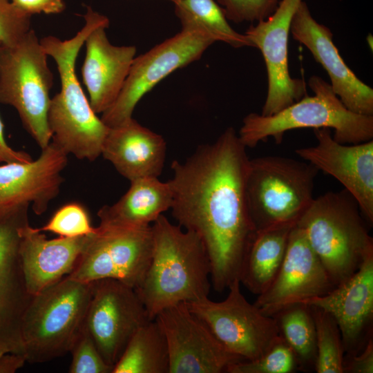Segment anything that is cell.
Returning a JSON list of instances; mask_svg holds the SVG:
<instances>
[{
	"instance_id": "cell-1",
	"label": "cell",
	"mask_w": 373,
	"mask_h": 373,
	"mask_svg": "<svg viewBox=\"0 0 373 373\" xmlns=\"http://www.w3.org/2000/svg\"><path fill=\"white\" fill-rule=\"evenodd\" d=\"M232 127L213 143L199 146L184 161L171 164L170 209L178 224L201 238L218 292L239 279L256 235L247 200L249 158Z\"/></svg>"
},
{
	"instance_id": "cell-2",
	"label": "cell",
	"mask_w": 373,
	"mask_h": 373,
	"mask_svg": "<svg viewBox=\"0 0 373 373\" xmlns=\"http://www.w3.org/2000/svg\"><path fill=\"white\" fill-rule=\"evenodd\" d=\"M84 19V26L72 38L46 36L40 42L55 60L61 79L60 91L51 98L48 113L51 141L68 155L92 162L101 155L109 127L91 108L77 77L75 64L88 35L97 27H108L109 19L90 7Z\"/></svg>"
},
{
	"instance_id": "cell-3",
	"label": "cell",
	"mask_w": 373,
	"mask_h": 373,
	"mask_svg": "<svg viewBox=\"0 0 373 373\" xmlns=\"http://www.w3.org/2000/svg\"><path fill=\"white\" fill-rule=\"evenodd\" d=\"M151 229V262L135 291L154 319L167 307L209 297L211 267L205 246L193 231L171 223L163 214Z\"/></svg>"
},
{
	"instance_id": "cell-4",
	"label": "cell",
	"mask_w": 373,
	"mask_h": 373,
	"mask_svg": "<svg viewBox=\"0 0 373 373\" xmlns=\"http://www.w3.org/2000/svg\"><path fill=\"white\" fill-rule=\"evenodd\" d=\"M361 213L355 198L343 189L314 198L296 224L334 286L353 274L373 252V240Z\"/></svg>"
},
{
	"instance_id": "cell-5",
	"label": "cell",
	"mask_w": 373,
	"mask_h": 373,
	"mask_svg": "<svg viewBox=\"0 0 373 373\" xmlns=\"http://www.w3.org/2000/svg\"><path fill=\"white\" fill-rule=\"evenodd\" d=\"M308 84L314 95H306L271 115L256 113L246 115L238 133L242 143L254 148L271 137L276 144H280L287 131L302 128H333L334 140L343 144L373 139V115L347 109L331 85L318 76H312Z\"/></svg>"
},
{
	"instance_id": "cell-6",
	"label": "cell",
	"mask_w": 373,
	"mask_h": 373,
	"mask_svg": "<svg viewBox=\"0 0 373 373\" xmlns=\"http://www.w3.org/2000/svg\"><path fill=\"white\" fill-rule=\"evenodd\" d=\"M92 291L93 283L66 276L32 296L21 328L27 362L44 363L70 351L84 323Z\"/></svg>"
},
{
	"instance_id": "cell-7",
	"label": "cell",
	"mask_w": 373,
	"mask_h": 373,
	"mask_svg": "<svg viewBox=\"0 0 373 373\" xmlns=\"http://www.w3.org/2000/svg\"><path fill=\"white\" fill-rule=\"evenodd\" d=\"M318 172L311 163L287 157L250 159L246 195L256 231L296 223L314 198Z\"/></svg>"
},
{
	"instance_id": "cell-8",
	"label": "cell",
	"mask_w": 373,
	"mask_h": 373,
	"mask_svg": "<svg viewBox=\"0 0 373 373\" xmlns=\"http://www.w3.org/2000/svg\"><path fill=\"white\" fill-rule=\"evenodd\" d=\"M48 57L32 29L13 46L0 45V103L16 109L41 149L52 138L48 113L53 75Z\"/></svg>"
},
{
	"instance_id": "cell-9",
	"label": "cell",
	"mask_w": 373,
	"mask_h": 373,
	"mask_svg": "<svg viewBox=\"0 0 373 373\" xmlns=\"http://www.w3.org/2000/svg\"><path fill=\"white\" fill-rule=\"evenodd\" d=\"M227 289L222 301L207 297L186 305L229 352L243 360L255 359L280 338L276 321L246 299L239 279Z\"/></svg>"
},
{
	"instance_id": "cell-10",
	"label": "cell",
	"mask_w": 373,
	"mask_h": 373,
	"mask_svg": "<svg viewBox=\"0 0 373 373\" xmlns=\"http://www.w3.org/2000/svg\"><path fill=\"white\" fill-rule=\"evenodd\" d=\"M153 245L151 225L142 229L98 226L67 276L84 283L114 279L135 289L149 268Z\"/></svg>"
},
{
	"instance_id": "cell-11",
	"label": "cell",
	"mask_w": 373,
	"mask_h": 373,
	"mask_svg": "<svg viewBox=\"0 0 373 373\" xmlns=\"http://www.w3.org/2000/svg\"><path fill=\"white\" fill-rule=\"evenodd\" d=\"M214 42L203 32L181 30L135 57L122 91L101 119L113 127L132 118L136 105L147 93L173 71L199 59Z\"/></svg>"
},
{
	"instance_id": "cell-12",
	"label": "cell",
	"mask_w": 373,
	"mask_h": 373,
	"mask_svg": "<svg viewBox=\"0 0 373 373\" xmlns=\"http://www.w3.org/2000/svg\"><path fill=\"white\" fill-rule=\"evenodd\" d=\"M68 154L51 141L36 160L0 165V222L28 224V209L42 215L60 191Z\"/></svg>"
},
{
	"instance_id": "cell-13",
	"label": "cell",
	"mask_w": 373,
	"mask_h": 373,
	"mask_svg": "<svg viewBox=\"0 0 373 373\" xmlns=\"http://www.w3.org/2000/svg\"><path fill=\"white\" fill-rule=\"evenodd\" d=\"M150 320L135 289L114 279L93 282L84 325L108 365L114 367L133 334Z\"/></svg>"
},
{
	"instance_id": "cell-14",
	"label": "cell",
	"mask_w": 373,
	"mask_h": 373,
	"mask_svg": "<svg viewBox=\"0 0 373 373\" xmlns=\"http://www.w3.org/2000/svg\"><path fill=\"white\" fill-rule=\"evenodd\" d=\"M155 319L166 338L169 373L226 372L243 360L226 350L186 303L164 308Z\"/></svg>"
},
{
	"instance_id": "cell-15",
	"label": "cell",
	"mask_w": 373,
	"mask_h": 373,
	"mask_svg": "<svg viewBox=\"0 0 373 373\" xmlns=\"http://www.w3.org/2000/svg\"><path fill=\"white\" fill-rule=\"evenodd\" d=\"M303 0H280L267 19L251 25L245 35L258 48L266 65L268 88L261 115H271L307 95L303 80L289 71L288 39L293 15Z\"/></svg>"
},
{
	"instance_id": "cell-16",
	"label": "cell",
	"mask_w": 373,
	"mask_h": 373,
	"mask_svg": "<svg viewBox=\"0 0 373 373\" xmlns=\"http://www.w3.org/2000/svg\"><path fill=\"white\" fill-rule=\"evenodd\" d=\"M334 287L304 231L295 224L276 276L254 305L273 316L288 305L325 294Z\"/></svg>"
},
{
	"instance_id": "cell-17",
	"label": "cell",
	"mask_w": 373,
	"mask_h": 373,
	"mask_svg": "<svg viewBox=\"0 0 373 373\" xmlns=\"http://www.w3.org/2000/svg\"><path fill=\"white\" fill-rule=\"evenodd\" d=\"M317 144L295 150L301 158L340 182L355 198L362 214L373 222V140L343 144L328 128L314 129Z\"/></svg>"
},
{
	"instance_id": "cell-18",
	"label": "cell",
	"mask_w": 373,
	"mask_h": 373,
	"mask_svg": "<svg viewBox=\"0 0 373 373\" xmlns=\"http://www.w3.org/2000/svg\"><path fill=\"white\" fill-rule=\"evenodd\" d=\"M290 32L327 73L330 85L343 105L355 113L373 115V89L346 65L333 42L332 31L312 17L303 0L293 15Z\"/></svg>"
},
{
	"instance_id": "cell-19",
	"label": "cell",
	"mask_w": 373,
	"mask_h": 373,
	"mask_svg": "<svg viewBox=\"0 0 373 373\" xmlns=\"http://www.w3.org/2000/svg\"><path fill=\"white\" fill-rule=\"evenodd\" d=\"M304 303L329 314L341 331L345 352H359L370 336L373 318V252L350 277L329 292Z\"/></svg>"
},
{
	"instance_id": "cell-20",
	"label": "cell",
	"mask_w": 373,
	"mask_h": 373,
	"mask_svg": "<svg viewBox=\"0 0 373 373\" xmlns=\"http://www.w3.org/2000/svg\"><path fill=\"white\" fill-rule=\"evenodd\" d=\"M19 254L28 291L37 294L69 275L90 235L53 240L29 223L19 228Z\"/></svg>"
},
{
	"instance_id": "cell-21",
	"label": "cell",
	"mask_w": 373,
	"mask_h": 373,
	"mask_svg": "<svg viewBox=\"0 0 373 373\" xmlns=\"http://www.w3.org/2000/svg\"><path fill=\"white\" fill-rule=\"evenodd\" d=\"M101 26L86 37V55L82 68L91 108L103 113L118 97L136 57L134 46H115L108 40L106 29Z\"/></svg>"
},
{
	"instance_id": "cell-22",
	"label": "cell",
	"mask_w": 373,
	"mask_h": 373,
	"mask_svg": "<svg viewBox=\"0 0 373 373\" xmlns=\"http://www.w3.org/2000/svg\"><path fill=\"white\" fill-rule=\"evenodd\" d=\"M20 227L0 222V349L25 355L21 322L32 296L26 287L19 254Z\"/></svg>"
},
{
	"instance_id": "cell-23",
	"label": "cell",
	"mask_w": 373,
	"mask_h": 373,
	"mask_svg": "<svg viewBox=\"0 0 373 373\" xmlns=\"http://www.w3.org/2000/svg\"><path fill=\"white\" fill-rule=\"evenodd\" d=\"M166 144L163 137L141 125L133 117L109 127L102 155L130 182L144 178H158L166 160Z\"/></svg>"
},
{
	"instance_id": "cell-24",
	"label": "cell",
	"mask_w": 373,
	"mask_h": 373,
	"mask_svg": "<svg viewBox=\"0 0 373 373\" xmlns=\"http://www.w3.org/2000/svg\"><path fill=\"white\" fill-rule=\"evenodd\" d=\"M173 193L169 181L144 178L131 182L128 191L112 205H104L97 212L100 227L142 229L151 226L170 209Z\"/></svg>"
},
{
	"instance_id": "cell-25",
	"label": "cell",
	"mask_w": 373,
	"mask_h": 373,
	"mask_svg": "<svg viewBox=\"0 0 373 373\" xmlns=\"http://www.w3.org/2000/svg\"><path fill=\"white\" fill-rule=\"evenodd\" d=\"M296 223H286L256 231L245 256L239 280L258 296L276 276L283 261L289 234Z\"/></svg>"
},
{
	"instance_id": "cell-26",
	"label": "cell",
	"mask_w": 373,
	"mask_h": 373,
	"mask_svg": "<svg viewBox=\"0 0 373 373\" xmlns=\"http://www.w3.org/2000/svg\"><path fill=\"white\" fill-rule=\"evenodd\" d=\"M112 373H169L166 338L155 318L133 334Z\"/></svg>"
},
{
	"instance_id": "cell-27",
	"label": "cell",
	"mask_w": 373,
	"mask_h": 373,
	"mask_svg": "<svg viewBox=\"0 0 373 373\" xmlns=\"http://www.w3.org/2000/svg\"><path fill=\"white\" fill-rule=\"evenodd\" d=\"M173 4L181 30L203 32L216 41L224 42L233 48L254 47L245 34L231 28L215 0H178Z\"/></svg>"
},
{
	"instance_id": "cell-28",
	"label": "cell",
	"mask_w": 373,
	"mask_h": 373,
	"mask_svg": "<svg viewBox=\"0 0 373 373\" xmlns=\"http://www.w3.org/2000/svg\"><path fill=\"white\" fill-rule=\"evenodd\" d=\"M272 317L280 336L294 352L300 370H314L316 358V327L310 305L296 303Z\"/></svg>"
},
{
	"instance_id": "cell-29",
	"label": "cell",
	"mask_w": 373,
	"mask_h": 373,
	"mask_svg": "<svg viewBox=\"0 0 373 373\" xmlns=\"http://www.w3.org/2000/svg\"><path fill=\"white\" fill-rule=\"evenodd\" d=\"M310 307L316 327L314 370L317 373H343L345 349L339 327L329 314Z\"/></svg>"
},
{
	"instance_id": "cell-30",
	"label": "cell",
	"mask_w": 373,
	"mask_h": 373,
	"mask_svg": "<svg viewBox=\"0 0 373 373\" xmlns=\"http://www.w3.org/2000/svg\"><path fill=\"white\" fill-rule=\"evenodd\" d=\"M299 370L297 358L290 347L280 338L260 356L230 365L228 373H292Z\"/></svg>"
},
{
	"instance_id": "cell-31",
	"label": "cell",
	"mask_w": 373,
	"mask_h": 373,
	"mask_svg": "<svg viewBox=\"0 0 373 373\" xmlns=\"http://www.w3.org/2000/svg\"><path fill=\"white\" fill-rule=\"evenodd\" d=\"M41 231H50L60 237L74 238L95 233L86 209L79 204L69 203L59 208Z\"/></svg>"
},
{
	"instance_id": "cell-32",
	"label": "cell",
	"mask_w": 373,
	"mask_h": 373,
	"mask_svg": "<svg viewBox=\"0 0 373 373\" xmlns=\"http://www.w3.org/2000/svg\"><path fill=\"white\" fill-rule=\"evenodd\" d=\"M69 352L72 354L70 373H112L113 367L103 359L84 323Z\"/></svg>"
},
{
	"instance_id": "cell-33",
	"label": "cell",
	"mask_w": 373,
	"mask_h": 373,
	"mask_svg": "<svg viewBox=\"0 0 373 373\" xmlns=\"http://www.w3.org/2000/svg\"><path fill=\"white\" fill-rule=\"evenodd\" d=\"M228 21L234 23L254 22L269 17L280 0H215Z\"/></svg>"
},
{
	"instance_id": "cell-34",
	"label": "cell",
	"mask_w": 373,
	"mask_h": 373,
	"mask_svg": "<svg viewBox=\"0 0 373 373\" xmlns=\"http://www.w3.org/2000/svg\"><path fill=\"white\" fill-rule=\"evenodd\" d=\"M31 17L11 0H0V44L10 46L18 43L32 29Z\"/></svg>"
},
{
	"instance_id": "cell-35",
	"label": "cell",
	"mask_w": 373,
	"mask_h": 373,
	"mask_svg": "<svg viewBox=\"0 0 373 373\" xmlns=\"http://www.w3.org/2000/svg\"><path fill=\"white\" fill-rule=\"evenodd\" d=\"M373 372V340L370 336L358 353L346 356L343 361V373Z\"/></svg>"
},
{
	"instance_id": "cell-36",
	"label": "cell",
	"mask_w": 373,
	"mask_h": 373,
	"mask_svg": "<svg viewBox=\"0 0 373 373\" xmlns=\"http://www.w3.org/2000/svg\"><path fill=\"white\" fill-rule=\"evenodd\" d=\"M21 10L32 16L35 14L55 15L66 8L63 0H11Z\"/></svg>"
},
{
	"instance_id": "cell-37",
	"label": "cell",
	"mask_w": 373,
	"mask_h": 373,
	"mask_svg": "<svg viewBox=\"0 0 373 373\" xmlns=\"http://www.w3.org/2000/svg\"><path fill=\"white\" fill-rule=\"evenodd\" d=\"M4 125L0 117V163L29 162L33 159L28 153L8 146L4 137Z\"/></svg>"
},
{
	"instance_id": "cell-38",
	"label": "cell",
	"mask_w": 373,
	"mask_h": 373,
	"mask_svg": "<svg viewBox=\"0 0 373 373\" xmlns=\"http://www.w3.org/2000/svg\"><path fill=\"white\" fill-rule=\"evenodd\" d=\"M26 358L25 355L17 353H5L0 358V373H14L21 367Z\"/></svg>"
},
{
	"instance_id": "cell-39",
	"label": "cell",
	"mask_w": 373,
	"mask_h": 373,
	"mask_svg": "<svg viewBox=\"0 0 373 373\" xmlns=\"http://www.w3.org/2000/svg\"><path fill=\"white\" fill-rule=\"evenodd\" d=\"M5 353H7V352L2 349H0V358Z\"/></svg>"
},
{
	"instance_id": "cell-40",
	"label": "cell",
	"mask_w": 373,
	"mask_h": 373,
	"mask_svg": "<svg viewBox=\"0 0 373 373\" xmlns=\"http://www.w3.org/2000/svg\"><path fill=\"white\" fill-rule=\"evenodd\" d=\"M168 1H171V2H173V3H174V2H175V1H178V0H168Z\"/></svg>"
},
{
	"instance_id": "cell-41",
	"label": "cell",
	"mask_w": 373,
	"mask_h": 373,
	"mask_svg": "<svg viewBox=\"0 0 373 373\" xmlns=\"http://www.w3.org/2000/svg\"><path fill=\"white\" fill-rule=\"evenodd\" d=\"M1 45V44H0Z\"/></svg>"
}]
</instances>
